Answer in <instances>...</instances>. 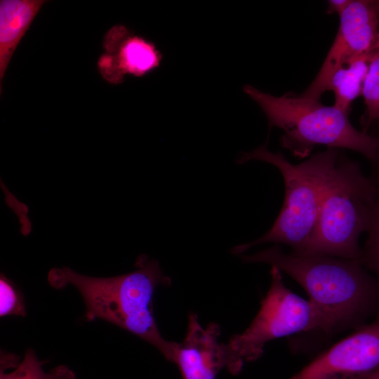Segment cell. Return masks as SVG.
Masks as SVG:
<instances>
[{"mask_svg":"<svg viewBox=\"0 0 379 379\" xmlns=\"http://www.w3.org/2000/svg\"><path fill=\"white\" fill-rule=\"evenodd\" d=\"M244 90L260 107L269 127L283 130L281 145L296 157H307L317 145L351 149L371 160L378 155L379 140L356 129L349 114L333 105L291 92L274 96L248 85Z\"/></svg>","mask_w":379,"mask_h":379,"instance_id":"cell-3","label":"cell"},{"mask_svg":"<svg viewBox=\"0 0 379 379\" xmlns=\"http://www.w3.org/2000/svg\"><path fill=\"white\" fill-rule=\"evenodd\" d=\"M26 315L25 304L22 293L13 282L3 274L0 277V316Z\"/></svg>","mask_w":379,"mask_h":379,"instance_id":"cell-16","label":"cell"},{"mask_svg":"<svg viewBox=\"0 0 379 379\" xmlns=\"http://www.w3.org/2000/svg\"><path fill=\"white\" fill-rule=\"evenodd\" d=\"M378 194L359 164L340 153L325 186L312 232L294 252L358 260L359 239L367 231Z\"/></svg>","mask_w":379,"mask_h":379,"instance_id":"cell-4","label":"cell"},{"mask_svg":"<svg viewBox=\"0 0 379 379\" xmlns=\"http://www.w3.org/2000/svg\"><path fill=\"white\" fill-rule=\"evenodd\" d=\"M361 95L366 107V119L364 126H368L379 119V52L370 54L368 69L366 75Z\"/></svg>","mask_w":379,"mask_h":379,"instance_id":"cell-14","label":"cell"},{"mask_svg":"<svg viewBox=\"0 0 379 379\" xmlns=\"http://www.w3.org/2000/svg\"><path fill=\"white\" fill-rule=\"evenodd\" d=\"M370 54L359 56L338 67L329 79L326 91L333 92V106L345 114H349L352 102L361 94Z\"/></svg>","mask_w":379,"mask_h":379,"instance_id":"cell-12","label":"cell"},{"mask_svg":"<svg viewBox=\"0 0 379 379\" xmlns=\"http://www.w3.org/2000/svg\"><path fill=\"white\" fill-rule=\"evenodd\" d=\"M135 265L131 272L107 278L84 276L68 267L53 268L48 281L55 288L69 284L77 288L86 305V320L100 319L125 329L172 362L176 343L161 334L152 306L157 288L169 285L171 279L156 260L145 255L138 258Z\"/></svg>","mask_w":379,"mask_h":379,"instance_id":"cell-2","label":"cell"},{"mask_svg":"<svg viewBox=\"0 0 379 379\" xmlns=\"http://www.w3.org/2000/svg\"><path fill=\"white\" fill-rule=\"evenodd\" d=\"M362 379H379V368L365 376Z\"/></svg>","mask_w":379,"mask_h":379,"instance_id":"cell-18","label":"cell"},{"mask_svg":"<svg viewBox=\"0 0 379 379\" xmlns=\"http://www.w3.org/2000/svg\"><path fill=\"white\" fill-rule=\"evenodd\" d=\"M220 327L211 323L206 328L195 313L189 315L186 335L177 343L173 361L182 379H215L227 366L223 343H219Z\"/></svg>","mask_w":379,"mask_h":379,"instance_id":"cell-10","label":"cell"},{"mask_svg":"<svg viewBox=\"0 0 379 379\" xmlns=\"http://www.w3.org/2000/svg\"><path fill=\"white\" fill-rule=\"evenodd\" d=\"M340 153L338 148L327 147L298 164H291L280 152L270 151L267 145L241 155L239 163L258 160L276 166L284 181L285 195L272 227L257 239L235 246L232 252L241 255L255 246L271 242L300 251L312 232L325 186Z\"/></svg>","mask_w":379,"mask_h":379,"instance_id":"cell-5","label":"cell"},{"mask_svg":"<svg viewBox=\"0 0 379 379\" xmlns=\"http://www.w3.org/2000/svg\"><path fill=\"white\" fill-rule=\"evenodd\" d=\"M352 0H331L328 1L326 13H338L340 15L350 6Z\"/></svg>","mask_w":379,"mask_h":379,"instance_id":"cell-17","label":"cell"},{"mask_svg":"<svg viewBox=\"0 0 379 379\" xmlns=\"http://www.w3.org/2000/svg\"><path fill=\"white\" fill-rule=\"evenodd\" d=\"M375 6L378 15L379 17V1H375Z\"/></svg>","mask_w":379,"mask_h":379,"instance_id":"cell-20","label":"cell"},{"mask_svg":"<svg viewBox=\"0 0 379 379\" xmlns=\"http://www.w3.org/2000/svg\"><path fill=\"white\" fill-rule=\"evenodd\" d=\"M102 48L98 70L105 81L113 85L122 83L126 74L143 77L161 60V54L153 42L123 25H114L105 34Z\"/></svg>","mask_w":379,"mask_h":379,"instance_id":"cell-9","label":"cell"},{"mask_svg":"<svg viewBox=\"0 0 379 379\" xmlns=\"http://www.w3.org/2000/svg\"><path fill=\"white\" fill-rule=\"evenodd\" d=\"M340 16L335 40L310 85L300 95L320 100L333 72L350 60L372 52L378 32L375 1L352 0Z\"/></svg>","mask_w":379,"mask_h":379,"instance_id":"cell-7","label":"cell"},{"mask_svg":"<svg viewBox=\"0 0 379 379\" xmlns=\"http://www.w3.org/2000/svg\"><path fill=\"white\" fill-rule=\"evenodd\" d=\"M44 362L36 357L34 351L28 349L23 359L14 370L6 373L1 370L0 379H75V373L65 365L57 366L48 372L43 369Z\"/></svg>","mask_w":379,"mask_h":379,"instance_id":"cell-13","label":"cell"},{"mask_svg":"<svg viewBox=\"0 0 379 379\" xmlns=\"http://www.w3.org/2000/svg\"><path fill=\"white\" fill-rule=\"evenodd\" d=\"M366 232L368 238L358 260L379 279V194L373 206Z\"/></svg>","mask_w":379,"mask_h":379,"instance_id":"cell-15","label":"cell"},{"mask_svg":"<svg viewBox=\"0 0 379 379\" xmlns=\"http://www.w3.org/2000/svg\"><path fill=\"white\" fill-rule=\"evenodd\" d=\"M379 368V316L288 379H362Z\"/></svg>","mask_w":379,"mask_h":379,"instance_id":"cell-8","label":"cell"},{"mask_svg":"<svg viewBox=\"0 0 379 379\" xmlns=\"http://www.w3.org/2000/svg\"><path fill=\"white\" fill-rule=\"evenodd\" d=\"M240 256L245 262L275 267L296 281L316 311L317 332L326 335L358 325L378 302V282L357 260L285 253L278 246Z\"/></svg>","mask_w":379,"mask_h":379,"instance_id":"cell-1","label":"cell"},{"mask_svg":"<svg viewBox=\"0 0 379 379\" xmlns=\"http://www.w3.org/2000/svg\"><path fill=\"white\" fill-rule=\"evenodd\" d=\"M372 52H379V30Z\"/></svg>","mask_w":379,"mask_h":379,"instance_id":"cell-19","label":"cell"},{"mask_svg":"<svg viewBox=\"0 0 379 379\" xmlns=\"http://www.w3.org/2000/svg\"><path fill=\"white\" fill-rule=\"evenodd\" d=\"M270 274V288L253 320L243 332L223 343L227 369L233 374L238 373L244 363L258 359L268 342L317 330V313L310 300L285 286L278 268L272 267Z\"/></svg>","mask_w":379,"mask_h":379,"instance_id":"cell-6","label":"cell"},{"mask_svg":"<svg viewBox=\"0 0 379 379\" xmlns=\"http://www.w3.org/2000/svg\"><path fill=\"white\" fill-rule=\"evenodd\" d=\"M47 1H0V93L12 56L34 18Z\"/></svg>","mask_w":379,"mask_h":379,"instance_id":"cell-11","label":"cell"}]
</instances>
